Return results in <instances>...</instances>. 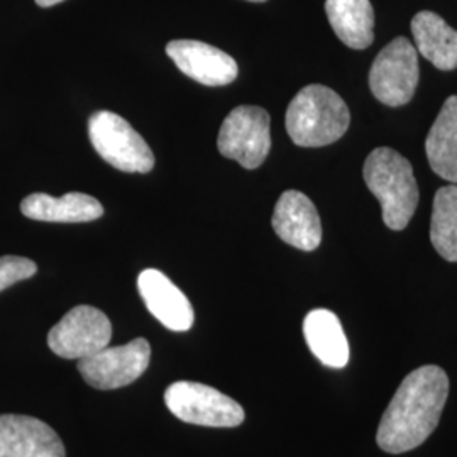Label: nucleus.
I'll return each mask as SVG.
<instances>
[{
  "instance_id": "nucleus-1",
  "label": "nucleus",
  "mask_w": 457,
  "mask_h": 457,
  "mask_svg": "<svg viewBox=\"0 0 457 457\" xmlns=\"http://www.w3.org/2000/svg\"><path fill=\"white\" fill-rule=\"evenodd\" d=\"M449 395V378L439 366L411 371L398 386L378 427L376 442L390 454L422 445L437 428Z\"/></svg>"
},
{
  "instance_id": "nucleus-2",
  "label": "nucleus",
  "mask_w": 457,
  "mask_h": 457,
  "mask_svg": "<svg viewBox=\"0 0 457 457\" xmlns=\"http://www.w3.org/2000/svg\"><path fill=\"white\" fill-rule=\"evenodd\" d=\"M351 114L339 94L324 85L303 87L288 105L285 126L296 146H328L343 137Z\"/></svg>"
},
{
  "instance_id": "nucleus-3",
  "label": "nucleus",
  "mask_w": 457,
  "mask_h": 457,
  "mask_svg": "<svg viewBox=\"0 0 457 457\" xmlns=\"http://www.w3.org/2000/svg\"><path fill=\"white\" fill-rule=\"evenodd\" d=\"M362 175L381 204L385 226L407 228L419 205V187L409 160L390 147H376L366 158Z\"/></svg>"
},
{
  "instance_id": "nucleus-4",
  "label": "nucleus",
  "mask_w": 457,
  "mask_h": 457,
  "mask_svg": "<svg viewBox=\"0 0 457 457\" xmlns=\"http://www.w3.org/2000/svg\"><path fill=\"white\" fill-rule=\"evenodd\" d=\"M92 146L104 162L126 173H149L154 154L143 136L120 115L100 111L88 120Z\"/></svg>"
},
{
  "instance_id": "nucleus-5",
  "label": "nucleus",
  "mask_w": 457,
  "mask_h": 457,
  "mask_svg": "<svg viewBox=\"0 0 457 457\" xmlns=\"http://www.w3.org/2000/svg\"><path fill=\"white\" fill-rule=\"evenodd\" d=\"M164 403L187 424L230 428L245 422V409L236 400L202 383L177 381L170 385Z\"/></svg>"
},
{
  "instance_id": "nucleus-6",
  "label": "nucleus",
  "mask_w": 457,
  "mask_h": 457,
  "mask_svg": "<svg viewBox=\"0 0 457 457\" xmlns=\"http://www.w3.org/2000/svg\"><path fill=\"white\" fill-rule=\"evenodd\" d=\"M419 85L417 48L407 37H395L379 51L370 70V88L381 104L400 107L409 104Z\"/></svg>"
},
{
  "instance_id": "nucleus-7",
  "label": "nucleus",
  "mask_w": 457,
  "mask_h": 457,
  "mask_svg": "<svg viewBox=\"0 0 457 457\" xmlns=\"http://www.w3.org/2000/svg\"><path fill=\"white\" fill-rule=\"evenodd\" d=\"M217 147L220 154L245 170L262 166L271 149L270 114L254 105L236 107L222 122Z\"/></svg>"
},
{
  "instance_id": "nucleus-8",
  "label": "nucleus",
  "mask_w": 457,
  "mask_h": 457,
  "mask_svg": "<svg viewBox=\"0 0 457 457\" xmlns=\"http://www.w3.org/2000/svg\"><path fill=\"white\" fill-rule=\"evenodd\" d=\"M112 339V324L102 311L79 305L49 330V349L65 360H83L107 347Z\"/></svg>"
},
{
  "instance_id": "nucleus-9",
  "label": "nucleus",
  "mask_w": 457,
  "mask_h": 457,
  "mask_svg": "<svg viewBox=\"0 0 457 457\" xmlns=\"http://www.w3.org/2000/svg\"><path fill=\"white\" fill-rule=\"evenodd\" d=\"M151 360V345L137 337L129 344L104 347L96 354L79 361L83 379L97 390H117L131 385L146 371Z\"/></svg>"
},
{
  "instance_id": "nucleus-10",
  "label": "nucleus",
  "mask_w": 457,
  "mask_h": 457,
  "mask_svg": "<svg viewBox=\"0 0 457 457\" xmlns=\"http://www.w3.org/2000/svg\"><path fill=\"white\" fill-rule=\"evenodd\" d=\"M166 54L183 75L207 87H222L237 79L236 60L222 49L202 41L177 39L166 45Z\"/></svg>"
},
{
  "instance_id": "nucleus-11",
  "label": "nucleus",
  "mask_w": 457,
  "mask_h": 457,
  "mask_svg": "<svg viewBox=\"0 0 457 457\" xmlns=\"http://www.w3.org/2000/svg\"><path fill=\"white\" fill-rule=\"evenodd\" d=\"M0 457H66L60 436L39 419L0 415Z\"/></svg>"
},
{
  "instance_id": "nucleus-12",
  "label": "nucleus",
  "mask_w": 457,
  "mask_h": 457,
  "mask_svg": "<svg viewBox=\"0 0 457 457\" xmlns=\"http://www.w3.org/2000/svg\"><path fill=\"white\" fill-rule=\"evenodd\" d=\"M271 224L281 241L300 251H315L322 241L319 212L302 192L288 190L278 198Z\"/></svg>"
},
{
  "instance_id": "nucleus-13",
  "label": "nucleus",
  "mask_w": 457,
  "mask_h": 457,
  "mask_svg": "<svg viewBox=\"0 0 457 457\" xmlns=\"http://www.w3.org/2000/svg\"><path fill=\"white\" fill-rule=\"evenodd\" d=\"M137 288L153 313L166 328L175 332H187L194 326V307L187 295L158 270H145L137 278Z\"/></svg>"
},
{
  "instance_id": "nucleus-14",
  "label": "nucleus",
  "mask_w": 457,
  "mask_h": 457,
  "mask_svg": "<svg viewBox=\"0 0 457 457\" xmlns=\"http://www.w3.org/2000/svg\"><path fill=\"white\" fill-rule=\"evenodd\" d=\"M21 212L43 222H90L104 215V207L97 198L80 192L63 196L31 194L22 200Z\"/></svg>"
},
{
  "instance_id": "nucleus-15",
  "label": "nucleus",
  "mask_w": 457,
  "mask_h": 457,
  "mask_svg": "<svg viewBox=\"0 0 457 457\" xmlns=\"http://www.w3.org/2000/svg\"><path fill=\"white\" fill-rule=\"evenodd\" d=\"M411 34L419 53L444 71L457 68V31L439 14L422 11L411 19Z\"/></svg>"
},
{
  "instance_id": "nucleus-16",
  "label": "nucleus",
  "mask_w": 457,
  "mask_h": 457,
  "mask_svg": "<svg viewBox=\"0 0 457 457\" xmlns=\"http://www.w3.org/2000/svg\"><path fill=\"white\" fill-rule=\"evenodd\" d=\"M305 341L312 354L328 368H344L349 362V344L339 317L326 309L312 311L303 320Z\"/></svg>"
},
{
  "instance_id": "nucleus-17",
  "label": "nucleus",
  "mask_w": 457,
  "mask_h": 457,
  "mask_svg": "<svg viewBox=\"0 0 457 457\" xmlns=\"http://www.w3.org/2000/svg\"><path fill=\"white\" fill-rule=\"evenodd\" d=\"M427 160L436 175L457 183V96L447 98L425 141Z\"/></svg>"
},
{
  "instance_id": "nucleus-18",
  "label": "nucleus",
  "mask_w": 457,
  "mask_h": 457,
  "mask_svg": "<svg viewBox=\"0 0 457 457\" xmlns=\"http://www.w3.org/2000/svg\"><path fill=\"white\" fill-rule=\"evenodd\" d=\"M328 22L345 46L366 49L375 39V11L370 0H326Z\"/></svg>"
},
{
  "instance_id": "nucleus-19",
  "label": "nucleus",
  "mask_w": 457,
  "mask_h": 457,
  "mask_svg": "<svg viewBox=\"0 0 457 457\" xmlns=\"http://www.w3.org/2000/svg\"><path fill=\"white\" fill-rule=\"evenodd\" d=\"M430 241L445 262H457V185H445L434 196Z\"/></svg>"
},
{
  "instance_id": "nucleus-20",
  "label": "nucleus",
  "mask_w": 457,
  "mask_h": 457,
  "mask_svg": "<svg viewBox=\"0 0 457 457\" xmlns=\"http://www.w3.org/2000/svg\"><path fill=\"white\" fill-rule=\"evenodd\" d=\"M37 271L36 262L21 256H2L0 258V292L16 285L22 279L34 277Z\"/></svg>"
},
{
  "instance_id": "nucleus-21",
  "label": "nucleus",
  "mask_w": 457,
  "mask_h": 457,
  "mask_svg": "<svg viewBox=\"0 0 457 457\" xmlns=\"http://www.w3.org/2000/svg\"><path fill=\"white\" fill-rule=\"evenodd\" d=\"M60 2H63V0H36V4H37L39 7H53V5L60 4Z\"/></svg>"
},
{
  "instance_id": "nucleus-22",
  "label": "nucleus",
  "mask_w": 457,
  "mask_h": 457,
  "mask_svg": "<svg viewBox=\"0 0 457 457\" xmlns=\"http://www.w3.org/2000/svg\"><path fill=\"white\" fill-rule=\"evenodd\" d=\"M249 2H266V0H249Z\"/></svg>"
}]
</instances>
